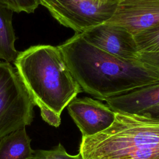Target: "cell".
<instances>
[{
  "mask_svg": "<svg viewBox=\"0 0 159 159\" xmlns=\"http://www.w3.org/2000/svg\"><path fill=\"white\" fill-rule=\"evenodd\" d=\"M82 91L99 100L159 81V68L140 60L112 55L75 34L58 46Z\"/></svg>",
  "mask_w": 159,
  "mask_h": 159,
  "instance_id": "obj_1",
  "label": "cell"
},
{
  "mask_svg": "<svg viewBox=\"0 0 159 159\" xmlns=\"http://www.w3.org/2000/svg\"><path fill=\"white\" fill-rule=\"evenodd\" d=\"M14 64L35 105L44 106L60 116L82 91L58 46H31L18 52Z\"/></svg>",
  "mask_w": 159,
  "mask_h": 159,
  "instance_id": "obj_2",
  "label": "cell"
},
{
  "mask_svg": "<svg viewBox=\"0 0 159 159\" xmlns=\"http://www.w3.org/2000/svg\"><path fill=\"white\" fill-rule=\"evenodd\" d=\"M79 153L83 159H159V119L116 112L108 129L82 137Z\"/></svg>",
  "mask_w": 159,
  "mask_h": 159,
  "instance_id": "obj_3",
  "label": "cell"
},
{
  "mask_svg": "<svg viewBox=\"0 0 159 159\" xmlns=\"http://www.w3.org/2000/svg\"><path fill=\"white\" fill-rule=\"evenodd\" d=\"M35 106L16 68L0 60V139L30 125Z\"/></svg>",
  "mask_w": 159,
  "mask_h": 159,
  "instance_id": "obj_4",
  "label": "cell"
},
{
  "mask_svg": "<svg viewBox=\"0 0 159 159\" xmlns=\"http://www.w3.org/2000/svg\"><path fill=\"white\" fill-rule=\"evenodd\" d=\"M119 1L112 0L106 3L94 1L50 2L42 6L61 25L81 34L109 20L115 12Z\"/></svg>",
  "mask_w": 159,
  "mask_h": 159,
  "instance_id": "obj_5",
  "label": "cell"
},
{
  "mask_svg": "<svg viewBox=\"0 0 159 159\" xmlns=\"http://www.w3.org/2000/svg\"><path fill=\"white\" fill-rule=\"evenodd\" d=\"M90 44L117 57L139 60L134 35L124 27L104 22L80 34Z\"/></svg>",
  "mask_w": 159,
  "mask_h": 159,
  "instance_id": "obj_6",
  "label": "cell"
},
{
  "mask_svg": "<svg viewBox=\"0 0 159 159\" xmlns=\"http://www.w3.org/2000/svg\"><path fill=\"white\" fill-rule=\"evenodd\" d=\"M68 112L82 137L98 134L114 122L116 112L101 101L88 97L75 98L67 106Z\"/></svg>",
  "mask_w": 159,
  "mask_h": 159,
  "instance_id": "obj_7",
  "label": "cell"
},
{
  "mask_svg": "<svg viewBox=\"0 0 159 159\" xmlns=\"http://www.w3.org/2000/svg\"><path fill=\"white\" fill-rule=\"evenodd\" d=\"M106 22L124 27L132 34L159 24V0H120Z\"/></svg>",
  "mask_w": 159,
  "mask_h": 159,
  "instance_id": "obj_8",
  "label": "cell"
},
{
  "mask_svg": "<svg viewBox=\"0 0 159 159\" xmlns=\"http://www.w3.org/2000/svg\"><path fill=\"white\" fill-rule=\"evenodd\" d=\"M115 112L142 114L159 105V81L105 100Z\"/></svg>",
  "mask_w": 159,
  "mask_h": 159,
  "instance_id": "obj_9",
  "label": "cell"
},
{
  "mask_svg": "<svg viewBox=\"0 0 159 159\" xmlns=\"http://www.w3.org/2000/svg\"><path fill=\"white\" fill-rule=\"evenodd\" d=\"M25 127L6 135L0 139V159H30L35 150Z\"/></svg>",
  "mask_w": 159,
  "mask_h": 159,
  "instance_id": "obj_10",
  "label": "cell"
},
{
  "mask_svg": "<svg viewBox=\"0 0 159 159\" xmlns=\"http://www.w3.org/2000/svg\"><path fill=\"white\" fill-rule=\"evenodd\" d=\"M13 11L0 5V60L14 62L19 52L15 47L16 37L12 26Z\"/></svg>",
  "mask_w": 159,
  "mask_h": 159,
  "instance_id": "obj_11",
  "label": "cell"
},
{
  "mask_svg": "<svg viewBox=\"0 0 159 159\" xmlns=\"http://www.w3.org/2000/svg\"><path fill=\"white\" fill-rule=\"evenodd\" d=\"M134 35L140 53H159V24Z\"/></svg>",
  "mask_w": 159,
  "mask_h": 159,
  "instance_id": "obj_12",
  "label": "cell"
},
{
  "mask_svg": "<svg viewBox=\"0 0 159 159\" xmlns=\"http://www.w3.org/2000/svg\"><path fill=\"white\" fill-rule=\"evenodd\" d=\"M30 159H83L80 153L75 155L68 154L63 146L59 143L50 150H35L34 156Z\"/></svg>",
  "mask_w": 159,
  "mask_h": 159,
  "instance_id": "obj_13",
  "label": "cell"
},
{
  "mask_svg": "<svg viewBox=\"0 0 159 159\" xmlns=\"http://www.w3.org/2000/svg\"><path fill=\"white\" fill-rule=\"evenodd\" d=\"M39 4L40 0H0V5L17 13H33Z\"/></svg>",
  "mask_w": 159,
  "mask_h": 159,
  "instance_id": "obj_14",
  "label": "cell"
},
{
  "mask_svg": "<svg viewBox=\"0 0 159 159\" xmlns=\"http://www.w3.org/2000/svg\"><path fill=\"white\" fill-rule=\"evenodd\" d=\"M38 107L40 111L41 117L45 122L55 127H58L60 125L61 117L60 115L44 106L40 105Z\"/></svg>",
  "mask_w": 159,
  "mask_h": 159,
  "instance_id": "obj_15",
  "label": "cell"
},
{
  "mask_svg": "<svg viewBox=\"0 0 159 159\" xmlns=\"http://www.w3.org/2000/svg\"><path fill=\"white\" fill-rule=\"evenodd\" d=\"M139 59L145 63H147L156 68H159V53H140Z\"/></svg>",
  "mask_w": 159,
  "mask_h": 159,
  "instance_id": "obj_16",
  "label": "cell"
},
{
  "mask_svg": "<svg viewBox=\"0 0 159 159\" xmlns=\"http://www.w3.org/2000/svg\"><path fill=\"white\" fill-rule=\"evenodd\" d=\"M112 0H40V4H42L46 2H83L86 1H94L102 3H106Z\"/></svg>",
  "mask_w": 159,
  "mask_h": 159,
  "instance_id": "obj_17",
  "label": "cell"
},
{
  "mask_svg": "<svg viewBox=\"0 0 159 159\" xmlns=\"http://www.w3.org/2000/svg\"><path fill=\"white\" fill-rule=\"evenodd\" d=\"M140 115H143L148 116L149 117L159 119V105L151 108L150 109L145 111V112Z\"/></svg>",
  "mask_w": 159,
  "mask_h": 159,
  "instance_id": "obj_18",
  "label": "cell"
}]
</instances>
